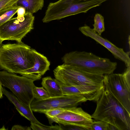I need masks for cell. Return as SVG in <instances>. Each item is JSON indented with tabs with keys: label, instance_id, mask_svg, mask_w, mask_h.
I'll list each match as a JSON object with an SVG mask.
<instances>
[{
	"label": "cell",
	"instance_id": "1",
	"mask_svg": "<svg viewBox=\"0 0 130 130\" xmlns=\"http://www.w3.org/2000/svg\"><path fill=\"white\" fill-rule=\"evenodd\" d=\"M96 102L92 118L106 122L118 130H130V113L108 90L105 88Z\"/></svg>",
	"mask_w": 130,
	"mask_h": 130
},
{
	"label": "cell",
	"instance_id": "2",
	"mask_svg": "<svg viewBox=\"0 0 130 130\" xmlns=\"http://www.w3.org/2000/svg\"><path fill=\"white\" fill-rule=\"evenodd\" d=\"M32 48L22 41L0 46V67L8 72L20 74L33 66Z\"/></svg>",
	"mask_w": 130,
	"mask_h": 130
},
{
	"label": "cell",
	"instance_id": "3",
	"mask_svg": "<svg viewBox=\"0 0 130 130\" xmlns=\"http://www.w3.org/2000/svg\"><path fill=\"white\" fill-rule=\"evenodd\" d=\"M55 78L67 85L79 86L87 89L103 91V76L90 73L70 64L63 63L53 70Z\"/></svg>",
	"mask_w": 130,
	"mask_h": 130
},
{
	"label": "cell",
	"instance_id": "4",
	"mask_svg": "<svg viewBox=\"0 0 130 130\" xmlns=\"http://www.w3.org/2000/svg\"><path fill=\"white\" fill-rule=\"evenodd\" d=\"M64 63L75 66L82 70L103 75L113 73L117 63L85 51H75L66 54L62 58Z\"/></svg>",
	"mask_w": 130,
	"mask_h": 130
},
{
	"label": "cell",
	"instance_id": "5",
	"mask_svg": "<svg viewBox=\"0 0 130 130\" xmlns=\"http://www.w3.org/2000/svg\"><path fill=\"white\" fill-rule=\"evenodd\" d=\"M109 0H59L50 3L42 19L44 23L59 20L70 16L87 12Z\"/></svg>",
	"mask_w": 130,
	"mask_h": 130
},
{
	"label": "cell",
	"instance_id": "6",
	"mask_svg": "<svg viewBox=\"0 0 130 130\" xmlns=\"http://www.w3.org/2000/svg\"><path fill=\"white\" fill-rule=\"evenodd\" d=\"M0 81L2 86L9 89L22 103L30 106L34 99L33 89L35 85L32 80L3 71H0Z\"/></svg>",
	"mask_w": 130,
	"mask_h": 130
},
{
	"label": "cell",
	"instance_id": "7",
	"mask_svg": "<svg viewBox=\"0 0 130 130\" xmlns=\"http://www.w3.org/2000/svg\"><path fill=\"white\" fill-rule=\"evenodd\" d=\"M35 17L31 13L26 12L21 17L12 18L0 26V42L5 40H21L33 29Z\"/></svg>",
	"mask_w": 130,
	"mask_h": 130
},
{
	"label": "cell",
	"instance_id": "8",
	"mask_svg": "<svg viewBox=\"0 0 130 130\" xmlns=\"http://www.w3.org/2000/svg\"><path fill=\"white\" fill-rule=\"evenodd\" d=\"M87 101L85 98L80 95H63L43 100H34L30 107L32 111L44 113L47 110L54 108L77 107Z\"/></svg>",
	"mask_w": 130,
	"mask_h": 130
},
{
	"label": "cell",
	"instance_id": "9",
	"mask_svg": "<svg viewBox=\"0 0 130 130\" xmlns=\"http://www.w3.org/2000/svg\"><path fill=\"white\" fill-rule=\"evenodd\" d=\"M105 88L130 113V87L122 74L112 73L103 76Z\"/></svg>",
	"mask_w": 130,
	"mask_h": 130
},
{
	"label": "cell",
	"instance_id": "10",
	"mask_svg": "<svg viewBox=\"0 0 130 130\" xmlns=\"http://www.w3.org/2000/svg\"><path fill=\"white\" fill-rule=\"evenodd\" d=\"M50 124L53 122L77 125L90 130L93 120L91 115L81 107L66 109L63 112L53 117L47 118Z\"/></svg>",
	"mask_w": 130,
	"mask_h": 130
},
{
	"label": "cell",
	"instance_id": "11",
	"mask_svg": "<svg viewBox=\"0 0 130 130\" xmlns=\"http://www.w3.org/2000/svg\"><path fill=\"white\" fill-rule=\"evenodd\" d=\"M79 30L84 35L89 37L106 48L114 57L123 62L126 66H130L129 52H125L122 48L118 47L95 32L93 28L85 25L80 27Z\"/></svg>",
	"mask_w": 130,
	"mask_h": 130
},
{
	"label": "cell",
	"instance_id": "12",
	"mask_svg": "<svg viewBox=\"0 0 130 130\" xmlns=\"http://www.w3.org/2000/svg\"><path fill=\"white\" fill-rule=\"evenodd\" d=\"M35 62L32 67L23 71L20 74L34 81L40 79L42 76L49 70L50 63L47 57L32 49Z\"/></svg>",
	"mask_w": 130,
	"mask_h": 130
},
{
	"label": "cell",
	"instance_id": "13",
	"mask_svg": "<svg viewBox=\"0 0 130 130\" xmlns=\"http://www.w3.org/2000/svg\"><path fill=\"white\" fill-rule=\"evenodd\" d=\"M3 92L14 105L16 109L23 116L32 122L41 125H44L41 123L34 115L30 106L26 105L20 101L13 93L3 88Z\"/></svg>",
	"mask_w": 130,
	"mask_h": 130
},
{
	"label": "cell",
	"instance_id": "14",
	"mask_svg": "<svg viewBox=\"0 0 130 130\" xmlns=\"http://www.w3.org/2000/svg\"><path fill=\"white\" fill-rule=\"evenodd\" d=\"M41 85L47 91L50 97L63 96L62 84L57 79L47 76L42 79Z\"/></svg>",
	"mask_w": 130,
	"mask_h": 130
},
{
	"label": "cell",
	"instance_id": "15",
	"mask_svg": "<svg viewBox=\"0 0 130 130\" xmlns=\"http://www.w3.org/2000/svg\"><path fill=\"white\" fill-rule=\"evenodd\" d=\"M44 0H18L15 4L24 8L26 12L33 14L41 10L44 5Z\"/></svg>",
	"mask_w": 130,
	"mask_h": 130
},
{
	"label": "cell",
	"instance_id": "16",
	"mask_svg": "<svg viewBox=\"0 0 130 130\" xmlns=\"http://www.w3.org/2000/svg\"><path fill=\"white\" fill-rule=\"evenodd\" d=\"M20 7L15 4L0 11V26L12 18Z\"/></svg>",
	"mask_w": 130,
	"mask_h": 130
},
{
	"label": "cell",
	"instance_id": "17",
	"mask_svg": "<svg viewBox=\"0 0 130 130\" xmlns=\"http://www.w3.org/2000/svg\"><path fill=\"white\" fill-rule=\"evenodd\" d=\"M94 23L93 25L94 30L100 35L101 36L102 33L105 29L104 18L99 13L95 14L94 18Z\"/></svg>",
	"mask_w": 130,
	"mask_h": 130
},
{
	"label": "cell",
	"instance_id": "18",
	"mask_svg": "<svg viewBox=\"0 0 130 130\" xmlns=\"http://www.w3.org/2000/svg\"><path fill=\"white\" fill-rule=\"evenodd\" d=\"M34 98L37 100H43L50 97L47 91L43 87H39L35 86L33 89Z\"/></svg>",
	"mask_w": 130,
	"mask_h": 130
},
{
	"label": "cell",
	"instance_id": "19",
	"mask_svg": "<svg viewBox=\"0 0 130 130\" xmlns=\"http://www.w3.org/2000/svg\"><path fill=\"white\" fill-rule=\"evenodd\" d=\"M109 124L102 121H93L91 125L90 130H109Z\"/></svg>",
	"mask_w": 130,
	"mask_h": 130
},
{
	"label": "cell",
	"instance_id": "20",
	"mask_svg": "<svg viewBox=\"0 0 130 130\" xmlns=\"http://www.w3.org/2000/svg\"><path fill=\"white\" fill-rule=\"evenodd\" d=\"M30 127L33 130H62L59 125L56 124L54 126H48L41 125L31 122Z\"/></svg>",
	"mask_w": 130,
	"mask_h": 130
},
{
	"label": "cell",
	"instance_id": "21",
	"mask_svg": "<svg viewBox=\"0 0 130 130\" xmlns=\"http://www.w3.org/2000/svg\"><path fill=\"white\" fill-rule=\"evenodd\" d=\"M66 109L58 108L48 110L44 113L47 118H51L55 117L64 111Z\"/></svg>",
	"mask_w": 130,
	"mask_h": 130
},
{
	"label": "cell",
	"instance_id": "22",
	"mask_svg": "<svg viewBox=\"0 0 130 130\" xmlns=\"http://www.w3.org/2000/svg\"><path fill=\"white\" fill-rule=\"evenodd\" d=\"M18 0H0V11L15 5Z\"/></svg>",
	"mask_w": 130,
	"mask_h": 130
},
{
	"label": "cell",
	"instance_id": "23",
	"mask_svg": "<svg viewBox=\"0 0 130 130\" xmlns=\"http://www.w3.org/2000/svg\"><path fill=\"white\" fill-rule=\"evenodd\" d=\"M62 130H83L85 129L83 127L74 125L58 123Z\"/></svg>",
	"mask_w": 130,
	"mask_h": 130
},
{
	"label": "cell",
	"instance_id": "24",
	"mask_svg": "<svg viewBox=\"0 0 130 130\" xmlns=\"http://www.w3.org/2000/svg\"><path fill=\"white\" fill-rule=\"evenodd\" d=\"M130 66L126 67L122 74L128 85L130 87Z\"/></svg>",
	"mask_w": 130,
	"mask_h": 130
},
{
	"label": "cell",
	"instance_id": "25",
	"mask_svg": "<svg viewBox=\"0 0 130 130\" xmlns=\"http://www.w3.org/2000/svg\"><path fill=\"white\" fill-rule=\"evenodd\" d=\"M12 130H31L30 127L27 126H23L20 125H14L13 126L11 129Z\"/></svg>",
	"mask_w": 130,
	"mask_h": 130
},
{
	"label": "cell",
	"instance_id": "26",
	"mask_svg": "<svg viewBox=\"0 0 130 130\" xmlns=\"http://www.w3.org/2000/svg\"><path fill=\"white\" fill-rule=\"evenodd\" d=\"M18 17H21L24 16L26 13L25 9L22 7H20L17 12Z\"/></svg>",
	"mask_w": 130,
	"mask_h": 130
},
{
	"label": "cell",
	"instance_id": "27",
	"mask_svg": "<svg viewBox=\"0 0 130 130\" xmlns=\"http://www.w3.org/2000/svg\"><path fill=\"white\" fill-rule=\"evenodd\" d=\"M2 85L0 81V99L2 98L3 97V92Z\"/></svg>",
	"mask_w": 130,
	"mask_h": 130
},
{
	"label": "cell",
	"instance_id": "28",
	"mask_svg": "<svg viewBox=\"0 0 130 130\" xmlns=\"http://www.w3.org/2000/svg\"><path fill=\"white\" fill-rule=\"evenodd\" d=\"M118 130L117 128L115 126L109 124V130Z\"/></svg>",
	"mask_w": 130,
	"mask_h": 130
},
{
	"label": "cell",
	"instance_id": "29",
	"mask_svg": "<svg viewBox=\"0 0 130 130\" xmlns=\"http://www.w3.org/2000/svg\"><path fill=\"white\" fill-rule=\"evenodd\" d=\"M1 43H1V42H0V46L1 45Z\"/></svg>",
	"mask_w": 130,
	"mask_h": 130
}]
</instances>
